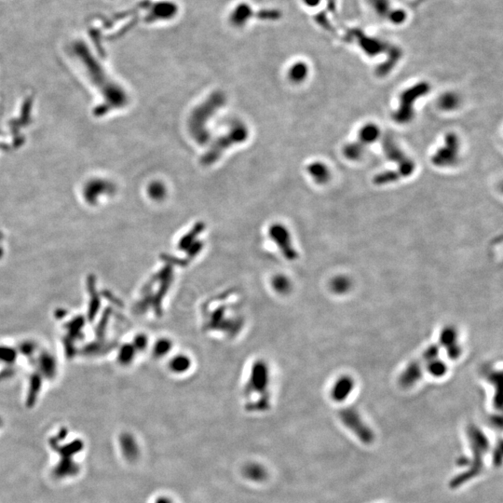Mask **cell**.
<instances>
[{
    "label": "cell",
    "instance_id": "9c48e42d",
    "mask_svg": "<svg viewBox=\"0 0 503 503\" xmlns=\"http://www.w3.org/2000/svg\"><path fill=\"white\" fill-rule=\"evenodd\" d=\"M440 346L446 348L449 358L456 359L460 355V347L456 342V333L452 327L444 328L440 336Z\"/></svg>",
    "mask_w": 503,
    "mask_h": 503
},
{
    "label": "cell",
    "instance_id": "7c38bea8",
    "mask_svg": "<svg viewBox=\"0 0 503 503\" xmlns=\"http://www.w3.org/2000/svg\"><path fill=\"white\" fill-rule=\"evenodd\" d=\"M252 10L246 3H242L233 8L230 14V20L235 26H244L251 18Z\"/></svg>",
    "mask_w": 503,
    "mask_h": 503
},
{
    "label": "cell",
    "instance_id": "8992f818",
    "mask_svg": "<svg viewBox=\"0 0 503 503\" xmlns=\"http://www.w3.org/2000/svg\"><path fill=\"white\" fill-rule=\"evenodd\" d=\"M340 420L348 428L360 442L370 444L374 442V432L360 418L359 412L354 408H344L340 410Z\"/></svg>",
    "mask_w": 503,
    "mask_h": 503
},
{
    "label": "cell",
    "instance_id": "277c9868",
    "mask_svg": "<svg viewBox=\"0 0 503 503\" xmlns=\"http://www.w3.org/2000/svg\"><path fill=\"white\" fill-rule=\"evenodd\" d=\"M440 352V345H432L422 354L420 357L409 364L408 368L402 373L399 378V383L402 388H410L415 385L416 382L422 378L432 360L437 358Z\"/></svg>",
    "mask_w": 503,
    "mask_h": 503
},
{
    "label": "cell",
    "instance_id": "7a4b0ae2",
    "mask_svg": "<svg viewBox=\"0 0 503 503\" xmlns=\"http://www.w3.org/2000/svg\"><path fill=\"white\" fill-rule=\"evenodd\" d=\"M346 36L348 41H352L357 44L360 50L364 52L366 54L370 57H376V55L386 54L387 57L402 56L400 48L390 45L378 38L368 36L359 29H350L346 32Z\"/></svg>",
    "mask_w": 503,
    "mask_h": 503
},
{
    "label": "cell",
    "instance_id": "5bb4252c",
    "mask_svg": "<svg viewBox=\"0 0 503 503\" xmlns=\"http://www.w3.org/2000/svg\"><path fill=\"white\" fill-rule=\"evenodd\" d=\"M308 172L318 184H326L330 178V172L324 164L314 162L308 168Z\"/></svg>",
    "mask_w": 503,
    "mask_h": 503
},
{
    "label": "cell",
    "instance_id": "9a60e30c",
    "mask_svg": "<svg viewBox=\"0 0 503 503\" xmlns=\"http://www.w3.org/2000/svg\"><path fill=\"white\" fill-rule=\"evenodd\" d=\"M364 150L366 146H364L360 142L357 141L355 143L347 144L343 150V154L350 160H357L362 156Z\"/></svg>",
    "mask_w": 503,
    "mask_h": 503
},
{
    "label": "cell",
    "instance_id": "6da1fadb",
    "mask_svg": "<svg viewBox=\"0 0 503 503\" xmlns=\"http://www.w3.org/2000/svg\"><path fill=\"white\" fill-rule=\"evenodd\" d=\"M467 434L472 450V456L469 458L468 469L456 476L449 483L452 490L462 486L463 484L474 479L482 474L484 469V458L488 452L490 440L483 430L474 424H470L467 428Z\"/></svg>",
    "mask_w": 503,
    "mask_h": 503
},
{
    "label": "cell",
    "instance_id": "30bf717a",
    "mask_svg": "<svg viewBox=\"0 0 503 503\" xmlns=\"http://www.w3.org/2000/svg\"><path fill=\"white\" fill-rule=\"evenodd\" d=\"M354 381L348 376H343L336 382L332 388V398L334 401L343 402L350 394L354 388Z\"/></svg>",
    "mask_w": 503,
    "mask_h": 503
},
{
    "label": "cell",
    "instance_id": "2e32d148",
    "mask_svg": "<svg viewBox=\"0 0 503 503\" xmlns=\"http://www.w3.org/2000/svg\"><path fill=\"white\" fill-rule=\"evenodd\" d=\"M401 178L402 176L398 172V170H387V172H383L376 174L373 179V182L376 186H382V184L394 183Z\"/></svg>",
    "mask_w": 503,
    "mask_h": 503
},
{
    "label": "cell",
    "instance_id": "8fae6325",
    "mask_svg": "<svg viewBox=\"0 0 503 503\" xmlns=\"http://www.w3.org/2000/svg\"><path fill=\"white\" fill-rule=\"evenodd\" d=\"M273 235H275V238L278 242V244L280 242L282 252L287 256V258H296L298 256L296 252L294 251L292 247L291 240L286 228H284L282 226H275V228L273 230Z\"/></svg>",
    "mask_w": 503,
    "mask_h": 503
},
{
    "label": "cell",
    "instance_id": "ba28073f",
    "mask_svg": "<svg viewBox=\"0 0 503 503\" xmlns=\"http://www.w3.org/2000/svg\"><path fill=\"white\" fill-rule=\"evenodd\" d=\"M460 150V141L455 134L446 136L444 146L438 150L432 156V162L437 167H448L455 164L458 160Z\"/></svg>",
    "mask_w": 503,
    "mask_h": 503
},
{
    "label": "cell",
    "instance_id": "44dd1931",
    "mask_svg": "<svg viewBox=\"0 0 503 503\" xmlns=\"http://www.w3.org/2000/svg\"><path fill=\"white\" fill-rule=\"evenodd\" d=\"M326 2H328V0H301L303 6L308 10H314L316 8L320 7Z\"/></svg>",
    "mask_w": 503,
    "mask_h": 503
},
{
    "label": "cell",
    "instance_id": "d6986e66",
    "mask_svg": "<svg viewBox=\"0 0 503 503\" xmlns=\"http://www.w3.org/2000/svg\"><path fill=\"white\" fill-rule=\"evenodd\" d=\"M439 104H440V106H441V108L442 109H444V110H452V109H455L458 106V98L454 94L448 92V94H444L440 98Z\"/></svg>",
    "mask_w": 503,
    "mask_h": 503
},
{
    "label": "cell",
    "instance_id": "7402d4cb",
    "mask_svg": "<svg viewBox=\"0 0 503 503\" xmlns=\"http://www.w3.org/2000/svg\"><path fill=\"white\" fill-rule=\"evenodd\" d=\"M348 280L346 279H338L334 282L333 287L336 289V292H343L347 290L348 286H343V284H346Z\"/></svg>",
    "mask_w": 503,
    "mask_h": 503
},
{
    "label": "cell",
    "instance_id": "4fadbf2b",
    "mask_svg": "<svg viewBox=\"0 0 503 503\" xmlns=\"http://www.w3.org/2000/svg\"><path fill=\"white\" fill-rule=\"evenodd\" d=\"M380 136V128L374 124H366L364 125L359 132L358 142H360L364 146H368V144L374 143L376 140Z\"/></svg>",
    "mask_w": 503,
    "mask_h": 503
},
{
    "label": "cell",
    "instance_id": "3957f363",
    "mask_svg": "<svg viewBox=\"0 0 503 503\" xmlns=\"http://www.w3.org/2000/svg\"><path fill=\"white\" fill-rule=\"evenodd\" d=\"M430 88V87L427 82H422L406 90L400 96V106L394 116L395 122L398 124L409 122L414 116L416 101L422 96H426Z\"/></svg>",
    "mask_w": 503,
    "mask_h": 503
},
{
    "label": "cell",
    "instance_id": "5b68a950",
    "mask_svg": "<svg viewBox=\"0 0 503 503\" xmlns=\"http://www.w3.org/2000/svg\"><path fill=\"white\" fill-rule=\"evenodd\" d=\"M369 10L380 20H385L395 26H402L408 19V12L402 8L395 7L392 0H366Z\"/></svg>",
    "mask_w": 503,
    "mask_h": 503
},
{
    "label": "cell",
    "instance_id": "52a82bcc",
    "mask_svg": "<svg viewBox=\"0 0 503 503\" xmlns=\"http://www.w3.org/2000/svg\"><path fill=\"white\" fill-rule=\"evenodd\" d=\"M381 144L388 158L398 165V172L402 177L410 176L414 172L415 162L404 154L392 136H384Z\"/></svg>",
    "mask_w": 503,
    "mask_h": 503
},
{
    "label": "cell",
    "instance_id": "e0dca14e",
    "mask_svg": "<svg viewBox=\"0 0 503 503\" xmlns=\"http://www.w3.org/2000/svg\"><path fill=\"white\" fill-rule=\"evenodd\" d=\"M306 75H308V66L303 62H296L289 72L291 80L294 82H303L306 78Z\"/></svg>",
    "mask_w": 503,
    "mask_h": 503
},
{
    "label": "cell",
    "instance_id": "ffe728a7",
    "mask_svg": "<svg viewBox=\"0 0 503 503\" xmlns=\"http://www.w3.org/2000/svg\"><path fill=\"white\" fill-rule=\"evenodd\" d=\"M493 462L496 466H500V464L502 462V442L498 444V448L493 452Z\"/></svg>",
    "mask_w": 503,
    "mask_h": 503
},
{
    "label": "cell",
    "instance_id": "ac0fdd59",
    "mask_svg": "<svg viewBox=\"0 0 503 503\" xmlns=\"http://www.w3.org/2000/svg\"><path fill=\"white\" fill-rule=\"evenodd\" d=\"M446 364L440 360H436L434 359V360H432L427 366V370H428V373L430 374H432L434 376H436V378H440L444 374H446Z\"/></svg>",
    "mask_w": 503,
    "mask_h": 503
}]
</instances>
